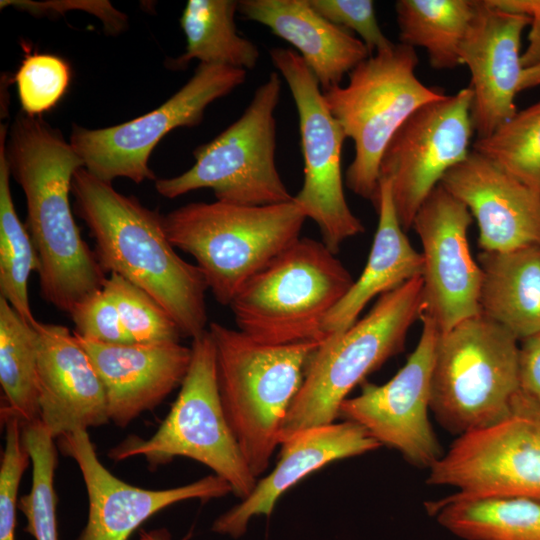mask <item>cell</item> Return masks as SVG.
<instances>
[{
    "label": "cell",
    "instance_id": "obj_5",
    "mask_svg": "<svg viewBox=\"0 0 540 540\" xmlns=\"http://www.w3.org/2000/svg\"><path fill=\"white\" fill-rule=\"evenodd\" d=\"M423 310V279L418 276L379 296L369 313L343 334L324 340L308 360L279 444L301 430L335 422L351 390L403 350Z\"/></svg>",
    "mask_w": 540,
    "mask_h": 540
},
{
    "label": "cell",
    "instance_id": "obj_25",
    "mask_svg": "<svg viewBox=\"0 0 540 540\" xmlns=\"http://www.w3.org/2000/svg\"><path fill=\"white\" fill-rule=\"evenodd\" d=\"M481 314L518 341L540 333V246L481 252Z\"/></svg>",
    "mask_w": 540,
    "mask_h": 540
},
{
    "label": "cell",
    "instance_id": "obj_33",
    "mask_svg": "<svg viewBox=\"0 0 540 540\" xmlns=\"http://www.w3.org/2000/svg\"><path fill=\"white\" fill-rule=\"evenodd\" d=\"M103 288L115 302L133 343L179 342L182 334L176 322L147 292L114 273L107 276Z\"/></svg>",
    "mask_w": 540,
    "mask_h": 540
},
{
    "label": "cell",
    "instance_id": "obj_28",
    "mask_svg": "<svg viewBox=\"0 0 540 540\" xmlns=\"http://www.w3.org/2000/svg\"><path fill=\"white\" fill-rule=\"evenodd\" d=\"M476 8L477 0H399L400 43L424 48L434 69H454Z\"/></svg>",
    "mask_w": 540,
    "mask_h": 540
},
{
    "label": "cell",
    "instance_id": "obj_36",
    "mask_svg": "<svg viewBox=\"0 0 540 540\" xmlns=\"http://www.w3.org/2000/svg\"><path fill=\"white\" fill-rule=\"evenodd\" d=\"M79 336L104 344H132L110 294L100 289L82 300L69 313Z\"/></svg>",
    "mask_w": 540,
    "mask_h": 540
},
{
    "label": "cell",
    "instance_id": "obj_32",
    "mask_svg": "<svg viewBox=\"0 0 540 540\" xmlns=\"http://www.w3.org/2000/svg\"><path fill=\"white\" fill-rule=\"evenodd\" d=\"M22 440L32 464L30 492L18 502V508L27 522L24 530L35 540H59L54 488L57 465L54 438L39 420L22 424Z\"/></svg>",
    "mask_w": 540,
    "mask_h": 540
},
{
    "label": "cell",
    "instance_id": "obj_20",
    "mask_svg": "<svg viewBox=\"0 0 540 540\" xmlns=\"http://www.w3.org/2000/svg\"><path fill=\"white\" fill-rule=\"evenodd\" d=\"M440 184L476 219L483 252L540 246V194L486 157L471 150Z\"/></svg>",
    "mask_w": 540,
    "mask_h": 540
},
{
    "label": "cell",
    "instance_id": "obj_15",
    "mask_svg": "<svg viewBox=\"0 0 540 540\" xmlns=\"http://www.w3.org/2000/svg\"><path fill=\"white\" fill-rule=\"evenodd\" d=\"M420 320V339L404 366L382 385L364 382L357 396L342 402L339 417L360 425L410 464L430 469L443 455L428 418L440 332L431 317L422 314Z\"/></svg>",
    "mask_w": 540,
    "mask_h": 540
},
{
    "label": "cell",
    "instance_id": "obj_27",
    "mask_svg": "<svg viewBox=\"0 0 540 540\" xmlns=\"http://www.w3.org/2000/svg\"><path fill=\"white\" fill-rule=\"evenodd\" d=\"M239 1L189 0L180 17L186 37L185 52L170 64L183 69L194 59L199 64L252 70L259 59L258 47L237 32L234 16Z\"/></svg>",
    "mask_w": 540,
    "mask_h": 540
},
{
    "label": "cell",
    "instance_id": "obj_35",
    "mask_svg": "<svg viewBox=\"0 0 540 540\" xmlns=\"http://www.w3.org/2000/svg\"><path fill=\"white\" fill-rule=\"evenodd\" d=\"M5 443L0 465V540H15L18 489L31 458L22 440V421L1 408Z\"/></svg>",
    "mask_w": 540,
    "mask_h": 540
},
{
    "label": "cell",
    "instance_id": "obj_23",
    "mask_svg": "<svg viewBox=\"0 0 540 540\" xmlns=\"http://www.w3.org/2000/svg\"><path fill=\"white\" fill-rule=\"evenodd\" d=\"M238 12L294 46L322 91L341 85L370 56L361 39L325 19L309 0H241Z\"/></svg>",
    "mask_w": 540,
    "mask_h": 540
},
{
    "label": "cell",
    "instance_id": "obj_11",
    "mask_svg": "<svg viewBox=\"0 0 540 540\" xmlns=\"http://www.w3.org/2000/svg\"><path fill=\"white\" fill-rule=\"evenodd\" d=\"M427 483L456 488L460 498L540 502V403L519 390L504 418L458 436Z\"/></svg>",
    "mask_w": 540,
    "mask_h": 540
},
{
    "label": "cell",
    "instance_id": "obj_7",
    "mask_svg": "<svg viewBox=\"0 0 540 540\" xmlns=\"http://www.w3.org/2000/svg\"><path fill=\"white\" fill-rule=\"evenodd\" d=\"M418 56L402 43L370 55L350 73L345 86L323 91L326 104L347 138L354 142V159L345 184L374 208L379 198L382 155L401 125L420 107L444 97L416 76Z\"/></svg>",
    "mask_w": 540,
    "mask_h": 540
},
{
    "label": "cell",
    "instance_id": "obj_2",
    "mask_svg": "<svg viewBox=\"0 0 540 540\" xmlns=\"http://www.w3.org/2000/svg\"><path fill=\"white\" fill-rule=\"evenodd\" d=\"M71 193L104 272L117 274L152 296L182 336L194 338L206 331L205 278L197 265L176 253L164 230L163 216L84 167L75 172Z\"/></svg>",
    "mask_w": 540,
    "mask_h": 540
},
{
    "label": "cell",
    "instance_id": "obj_31",
    "mask_svg": "<svg viewBox=\"0 0 540 540\" xmlns=\"http://www.w3.org/2000/svg\"><path fill=\"white\" fill-rule=\"evenodd\" d=\"M472 150L540 194V100L477 138Z\"/></svg>",
    "mask_w": 540,
    "mask_h": 540
},
{
    "label": "cell",
    "instance_id": "obj_38",
    "mask_svg": "<svg viewBox=\"0 0 540 540\" xmlns=\"http://www.w3.org/2000/svg\"><path fill=\"white\" fill-rule=\"evenodd\" d=\"M519 379L520 390L540 403V333L522 340Z\"/></svg>",
    "mask_w": 540,
    "mask_h": 540
},
{
    "label": "cell",
    "instance_id": "obj_22",
    "mask_svg": "<svg viewBox=\"0 0 540 540\" xmlns=\"http://www.w3.org/2000/svg\"><path fill=\"white\" fill-rule=\"evenodd\" d=\"M274 469L257 481L252 492L218 517L212 530L242 536L254 516H270L284 492L307 475L336 460L373 451L381 445L360 425L345 420L301 430L281 442Z\"/></svg>",
    "mask_w": 540,
    "mask_h": 540
},
{
    "label": "cell",
    "instance_id": "obj_14",
    "mask_svg": "<svg viewBox=\"0 0 540 540\" xmlns=\"http://www.w3.org/2000/svg\"><path fill=\"white\" fill-rule=\"evenodd\" d=\"M469 87L416 110L388 143L379 179L389 182L399 222L405 232L422 203L444 175L467 158L474 126Z\"/></svg>",
    "mask_w": 540,
    "mask_h": 540
},
{
    "label": "cell",
    "instance_id": "obj_1",
    "mask_svg": "<svg viewBox=\"0 0 540 540\" xmlns=\"http://www.w3.org/2000/svg\"><path fill=\"white\" fill-rule=\"evenodd\" d=\"M5 151L11 176L25 195V227L40 260L41 295L70 313L107 279L70 205L72 179L83 161L61 131L25 113L12 123Z\"/></svg>",
    "mask_w": 540,
    "mask_h": 540
},
{
    "label": "cell",
    "instance_id": "obj_10",
    "mask_svg": "<svg viewBox=\"0 0 540 540\" xmlns=\"http://www.w3.org/2000/svg\"><path fill=\"white\" fill-rule=\"evenodd\" d=\"M281 84L280 74L271 72L255 90L242 115L193 151V166L178 176L156 179V191L174 199L194 190L211 189L216 201L242 206L291 201L293 196L275 161L274 113Z\"/></svg>",
    "mask_w": 540,
    "mask_h": 540
},
{
    "label": "cell",
    "instance_id": "obj_26",
    "mask_svg": "<svg viewBox=\"0 0 540 540\" xmlns=\"http://www.w3.org/2000/svg\"><path fill=\"white\" fill-rule=\"evenodd\" d=\"M445 529L464 540H540V502L522 498L466 499L427 504Z\"/></svg>",
    "mask_w": 540,
    "mask_h": 540
},
{
    "label": "cell",
    "instance_id": "obj_6",
    "mask_svg": "<svg viewBox=\"0 0 540 540\" xmlns=\"http://www.w3.org/2000/svg\"><path fill=\"white\" fill-rule=\"evenodd\" d=\"M322 241L300 237L229 305L238 330L269 345L323 342V323L354 279Z\"/></svg>",
    "mask_w": 540,
    "mask_h": 540
},
{
    "label": "cell",
    "instance_id": "obj_19",
    "mask_svg": "<svg viewBox=\"0 0 540 540\" xmlns=\"http://www.w3.org/2000/svg\"><path fill=\"white\" fill-rule=\"evenodd\" d=\"M37 332L40 421L54 439L109 422L103 382L74 333L59 324H33Z\"/></svg>",
    "mask_w": 540,
    "mask_h": 540
},
{
    "label": "cell",
    "instance_id": "obj_41",
    "mask_svg": "<svg viewBox=\"0 0 540 540\" xmlns=\"http://www.w3.org/2000/svg\"><path fill=\"white\" fill-rule=\"evenodd\" d=\"M140 540H172L170 533L164 529L140 532Z\"/></svg>",
    "mask_w": 540,
    "mask_h": 540
},
{
    "label": "cell",
    "instance_id": "obj_13",
    "mask_svg": "<svg viewBox=\"0 0 540 540\" xmlns=\"http://www.w3.org/2000/svg\"><path fill=\"white\" fill-rule=\"evenodd\" d=\"M243 69L199 64L189 81L156 109L128 122L101 129L73 125L70 144L84 168L101 180L125 177L139 184L156 180L151 152L177 127L199 125L206 108L246 80Z\"/></svg>",
    "mask_w": 540,
    "mask_h": 540
},
{
    "label": "cell",
    "instance_id": "obj_34",
    "mask_svg": "<svg viewBox=\"0 0 540 540\" xmlns=\"http://www.w3.org/2000/svg\"><path fill=\"white\" fill-rule=\"evenodd\" d=\"M70 76L68 63L56 55H27L15 74L23 112L30 116H40L52 109L65 94Z\"/></svg>",
    "mask_w": 540,
    "mask_h": 540
},
{
    "label": "cell",
    "instance_id": "obj_29",
    "mask_svg": "<svg viewBox=\"0 0 540 540\" xmlns=\"http://www.w3.org/2000/svg\"><path fill=\"white\" fill-rule=\"evenodd\" d=\"M7 127L0 129V296L5 298L29 325L35 319L29 301L28 283L32 272L39 273L40 260L33 241L16 213L10 189V169L6 157Z\"/></svg>",
    "mask_w": 540,
    "mask_h": 540
},
{
    "label": "cell",
    "instance_id": "obj_3",
    "mask_svg": "<svg viewBox=\"0 0 540 540\" xmlns=\"http://www.w3.org/2000/svg\"><path fill=\"white\" fill-rule=\"evenodd\" d=\"M208 331L216 350L223 409L250 470L258 477L280 445V431L308 360L322 342L269 345L218 322H211Z\"/></svg>",
    "mask_w": 540,
    "mask_h": 540
},
{
    "label": "cell",
    "instance_id": "obj_17",
    "mask_svg": "<svg viewBox=\"0 0 540 540\" xmlns=\"http://www.w3.org/2000/svg\"><path fill=\"white\" fill-rule=\"evenodd\" d=\"M62 453L79 467L87 495L88 517L76 540H128L151 516L181 501H206L232 492L221 477L211 474L187 485L144 489L114 476L100 462L87 430L58 438Z\"/></svg>",
    "mask_w": 540,
    "mask_h": 540
},
{
    "label": "cell",
    "instance_id": "obj_9",
    "mask_svg": "<svg viewBox=\"0 0 540 540\" xmlns=\"http://www.w3.org/2000/svg\"><path fill=\"white\" fill-rule=\"evenodd\" d=\"M191 361L169 413L148 439L131 436L113 447L116 461L142 456L149 465L167 464L187 457L209 467L224 479L241 500L254 489L257 477L250 470L221 402L216 350L208 329L192 338Z\"/></svg>",
    "mask_w": 540,
    "mask_h": 540
},
{
    "label": "cell",
    "instance_id": "obj_37",
    "mask_svg": "<svg viewBox=\"0 0 540 540\" xmlns=\"http://www.w3.org/2000/svg\"><path fill=\"white\" fill-rule=\"evenodd\" d=\"M311 6L331 23L356 32L370 55L394 46L382 32L371 0H309Z\"/></svg>",
    "mask_w": 540,
    "mask_h": 540
},
{
    "label": "cell",
    "instance_id": "obj_12",
    "mask_svg": "<svg viewBox=\"0 0 540 540\" xmlns=\"http://www.w3.org/2000/svg\"><path fill=\"white\" fill-rule=\"evenodd\" d=\"M269 54L298 112L304 181L293 200L316 223L322 242L337 254L343 242L365 230L349 208L343 188L342 147L347 137L300 55L287 48H273Z\"/></svg>",
    "mask_w": 540,
    "mask_h": 540
},
{
    "label": "cell",
    "instance_id": "obj_16",
    "mask_svg": "<svg viewBox=\"0 0 540 540\" xmlns=\"http://www.w3.org/2000/svg\"><path fill=\"white\" fill-rule=\"evenodd\" d=\"M472 221L467 206L441 184L413 220L422 244L423 314L434 320L440 334L481 314L482 272L467 239Z\"/></svg>",
    "mask_w": 540,
    "mask_h": 540
},
{
    "label": "cell",
    "instance_id": "obj_18",
    "mask_svg": "<svg viewBox=\"0 0 540 540\" xmlns=\"http://www.w3.org/2000/svg\"><path fill=\"white\" fill-rule=\"evenodd\" d=\"M528 16L500 10L477 0L475 16L460 49L470 71L471 117L477 138L492 134L517 112L514 103L523 72L520 54Z\"/></svg>",
    "mask_w": 540,
    "mask_h": 540
},
{
    "label": "cell",
    "instance_id": "obj_24",
    "mask_svg": "<svg viewBox=\"0 0 540 540\" xmlns=\"http://www.w3.org/2000/svg\"><path fill=\"white\" fill-rule=\"evenodd\" d=\"M375 210L378 225L367 263L359 278L325 318V340L339 336L353 326L375 296L422 276V255L413 248L399 222L390 184L385 179H379Z\"/></svg>",
    "mask_w": 540,
    "mask_h": 540
},
{
    "label": "cell",
    "instance_id": "obj_4",
    "mask_svg": "<svg viewBox=\"0 0 540 540\" xmlns=\"http://www.w3.org/2000/svg\"><path fill=\"white\" fill-rule=\"evenodd\" d=\"M307 217L289 202L242 206L193 202L163 216L175 248L190 254L216 301L230 305L241 288L297 241Z\"/></svg>",
    "mask_w": 540,
    "mask_h": 540
},
{
    "label": "cell",
    "instance_id": "obj_40",
    "mask_svg": "<svg viewBox=\"0 0 540 540\" xmlns=\"http://www.w3.org/2000/svg\"><path fill=\"white\" fill-rule=\"evenodd\" d=\"M540 85V60L535 64L523 69L519 92Z\"/></svg>",
    "mask_w": 540,
    "mask_h": 540
},
{
    "label": "cell",
    "instance_id": "obj_39",
    "mask_svg": "<svg viewBox=\"0 0 540 540\" xmlns=\"http://www.w3.org/2000/svg\"><path fill=\"white\" fill-rule=\"evenodd\" d=\"M500 10L540 20V0H487Z\"/></svg>",
    "mask_w": 540,
    "mask_h": 540
},
{
    "label": "cell",
    "instance_id": "obj_21",
    "mask_svg": "<svg viewBox=\"0 0 540 540\" xmlns=\"http://www.w3.org/2000/svg\"><path fill=\"white\" fill-rule=\"evenodd\" d=\"M73 333L103 382L109 421L119 427L157 407L189 369L191 347L179 342L104 344Z\"/></svg>",
    "mask_w": 540,
    "mask_h": 540
},
{
    "label": "cell",
    "instance_id": "obj_30",
    "mask_svg": "<svg viewBox=\"0 0 540 540\" xmlns=\"http://www.w3.org/2000/svg\"><path fill=\"white\" fill-rule=\"evenodd\" d=\"M0 384L5 406L22 423L40 420L37 332L0 296Z\"/></svg>",
    "mask_w": 540,
    "mask_h": 540
},
{
    "label": "cell",
    "instance_id": "obj_8",
    "mask_svg": "<svg viewBox=\"0 0 540 540\" xmlns=\"http://www.w3.org/2000/svg\"><path fill=\"white\" fill-rule=\"evenodd\" d=\"M518 339L483 314L468 318L437 342L430 409L458 436L504 418L520 390Z\"/></svg>",
    "mask_w": 540,
    "mask_h": 540
}]
</instances>
